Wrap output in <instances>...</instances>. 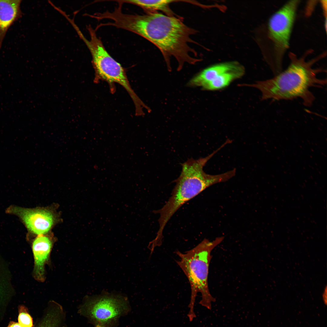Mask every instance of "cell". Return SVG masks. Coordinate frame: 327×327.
<instances>
[{
  "mask_svg": "<svg viewBox=\"0 0 327 327\" xmlns=\"http://www.w3.org/2000/svg\"><path fill=\"white\" fill-rule=\"evenodd\" d=\"M290 56L291 62L288 67L274 77L243 85L259 90L262 100H291L299 98L305 106H311L315 97L310 88L322 87L326 84V79L317 77V75L324 70L312 68L317 61L315 59L306 61L303 58H297L293 54Z\"/></svg>",
  "mask_w": 327,
  "mask_h": 327,
  "instance_id": "2",
  "label": "cell"
},
{
  "mask_svg": "<svg viewBox=\"0 0 327 327\" xmlns=\"http://www.w3.org/2000/svg\"><path fill=\"white\" fill-rule=\"evenodd\" d=\"M115 25L116 28L137 34L154 44L161 52L170 71L172 57L178 63L179 71L185 63L194 64L199 61L193 57L197 53L189 45L194 43L190 36L196 31L187 26L179 18L155 12L143 15L121 12L116 16Z\"/></svg>",
  "mask_w": 327,
  "mask_h": 327,
  "instance_id": "1",
  "label": "cell"
},
{
  "mask_svg": "<svg viewBox=\"0 0 327 327\" xmlns=\"http://www.w3.org/2000/svg\"><path fill=\"white\" fill-rule=\"evenodd\" d=\"M91 39L87 40L81 32L78 35L89 49L92 57V63L96 77L109 84L117 83L127 91L133 101L135 108L141 107L143 102L131 87L125 71L121 64L108 54L95 31L90 25L87 27Z\"/></svg>",
  "mask_w": 327,
  "mask_h": 327,
  "instance_id": "5",
  "label": "cell"
},
{
  "mask_svg": "<svg viewBox=\"0 0 327 327\" xmlns=\"http://www.w3.org/2000/svg\"><path fill=\"white\" fill-rule=\"evenodd\" d=\"M207 163L206 159L191 158L181 164L182 170L171 196L163 207L156 213L160 214L159 227L157 235L163 236L164 229L168 221L176 212L184 204L210 186L219 183L218 175H211L203 170Z\"/></svg>",
  "mask_w": 327,
  "mask_h": 327,
  "instance_id": "3",
  "label": "cell"
},
{
  "mask_svg": "<svg viewBox=\"0 0 327 327\" xmlns=\"http://www.w3.org/2000/svg\"><path fill=\"white\" fill-rule=\"evenodd\" d=\"M322 297L323 298V301L326 304L327 302V286H326L325 289L323 294L322 295Z\"/></svg>",
  "mask_w": 327,
  "mask_h": 327,
  "instance_id": "17",
  "label": "cell"
},
{
  "mask_svg": "<svg viewBox=\"0 0 327 327\" xmlns=\"http://www.w3.org/2000/svg\"><path fill=\"white\" fill-rule=\"evenodd\" d=\"M6 212L17 216L29 232L38 235L48 233L55 223L54 214L46 209H29L12 205Z\"/></svg>",
  "mask_w": 327,
  "mask_h": 327,
  "instance_id": "8",
  "label": "cell"
},
{
  "mask_svg": "<svg viewBox=\"0 0 327 327\" xmlns=\"http://www.w3.org/2000/svg\"><path fill=\"white\" fill-rule=\"evenodd\" d=\"M18 320V323L24 327H32L33 326L32 318L23 306L20 308Z\"/></svg>",
  "mask_w": 327,
  "mask_h": 327,
  "instance_id": "15",
  "label": "cell"
},
{
  "mask_svg": "<svg viewBox=\"0 0 327 327\" xmlns=\"http://www.w3.org/2000/svg\"><path fill=\"white\" fill-rule=\"evenodd\" d=\"M7 327H24L18 322H10Z\"/></svg>",
  "mask_w": 327,
  "mask_h": 327,
  "instance_id": "16",
  "label": "cell"
},
{
  "mask_svg": "<svg viewBox=\"0 0 327 327\" xmlns=\"http://www.w3.org/2000/svg\"><path fill=\"white\" fill-rule=\"evenodd\" d=\"M299 1H290L275 12L268 23L269 37L272 41L278 55L275 69H282L281 58L288 48L291 30Z\"/></svg>",
  "mask_w": 327,
  "mask_h": 327,
  "instance_id": "7",
  "label": "cell"
},
{
  "mask_svg": "<svg viewBox=\"0 0 327 327\" xmlns=\"http://www.w3.org/2000/svg\"><path fill=\"white\" fill-rule=\"evenodd\" d=\"M61 308H52L36 327H57L61 320Z\"/></svg>",
  "mask_w": 327,
  "mask_h": 327,
  "instance_id": "14",
  "label": "cell"
},
{
  "mask_svg": "<svg viewBox=\"0 0 327 327\" xmlns=\"http://www.w3.org/2000/svg\"><path fill=\"white\" fill-rule=\"evenodd\" d=\"M83 308L95 327H113L119 318L128 312L129 306L123 296L104 293L89 299Z\"/></svg>",
  "mask_w": 327,
  "mask_h": 327,
  "instance_id": "6",
  "label": "cell"
},
{
  "mask_svg": "<svg viewBox=\"0 0 327 327\" xmlns=\"http://www.w3.org/2000/svg\"><path fill=\"white\" fill-rule=\"evenodd\" d=\"M236 61H231L215 64L207 68L194 76L187 85L190 87H201L220 75L241 67Z\"/></svg>",
  "mask_w": 327,
  "mask_h": 327,
  "instance_id": "10",
  "label": "cell"
},
{
  "mask_svg": "<svg viewBox=\"0 0 327 327\" xmlns=\"http://www.w3.org/2000/svg\"><path fill=\"white\" fill-rule=\"evenodd\" d=\"M223 237L216 238L212 241L205 239L192 249L184 253L176 252L180 259L177 261L187 277L191 289V294L187 314L192 322L196 317L194 306L198 292L201 295L199 303L209 309H211V303L215 299L211 294L208 284L209 268L212 250L223 240Z\"/></svg>",
  "mask_w": 327,
  "mask_h": 327,
  "instance_id": "4",
  "label": "cell"
},
{
  "mask_svg": "<svg viewBox=\"0 0 327 327\" xmlns=\"http://www.w3.org/2000/svg\"><path fill=\"white\" fill-rule=\"evenodd\" d=\"M176 1L170 0H132L120 1L122 3L126 2L137 5L149 11L160 10L164 12L167 15L174 16L173 12L169 7V5Z\"/></svg>",
  "mask_w": 327,
  "mask_h": 327,
  "instance_id": "13",
  "label": "cell"
},
{
  "mask_svg": "<svg viewBox=\"0 0 327 327\" xmlns=\"http://www.w3.org/2000/svg\"><path fill=\"white\" fill-rule=\"evenodd\" d=\"M245 73L243 66L240 68L224 73L204 85L203 90L214 91L226 87L233 81L241 77Z\"/></svg>",
  "mask_w": 327,
  "mask_h": 327,
  "instance_id": "12",
  "label": "cell"
},
{
  "mask_svg": "<svg viewBox=\"0 0 327 327\" xmlns=\"http://www.w3.org/2000/svg\"><path fill=\"white\" fill-rule=\"evenodd\" d=\"M21 0H0V48L7 31L21 16Z\"/></svg>",
  "mask_w": 327,
  "mask_h": 327,
  "instance_id": "11",
  "label": "cell"
},
{
  "mask_svg": "<svg viewBox=\"0 0 327 327\" xmlns=\"http://www.w3.org/2000/svg\"><path fill=\"white\" fill-rule=\"evenodd\" d=\"M52 242L48 236L38 235L34 241L32 249L34 259V272L39 281L45 279V265L49 257Z\"/></svg>",
  "mask_w": 327,
  "mask_h": 327,
  "instance_id": "9",
  "label": "cell"
}]
</instances>
